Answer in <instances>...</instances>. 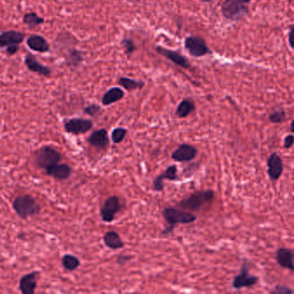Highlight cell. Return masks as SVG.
Returning a JSON list of instances; mask_svg holds the SVG:
<instances>
[{
    "label": "cell",
    "mask_w": 294,
    "mask_h": 294,
    "mask_svg": "<svg viewBox=\"0 0 294 294\" xmlns=\"http://www.w3.org/2000/svg\"><path fill=\"white\" fill-rule=\"evenodd\" d=\"M162 216L168 224L165 230H162V236H168L177 224H189L196 222L197 219V216L193 212L180 210L175 207L165 208L162 210Z\"/></svg>",
    "instance_id": "cell-1"
},
{
    "label": "cell",
    "mask_w": 294,
    "mask_h": 294,
    "mask_svg": "<svg viewBox=\"0 0 294 294\" xmlns=\"http://www.w3.org/2000/svg\"><path fill=\"white\" fill-rule=\"evenodd\" d=\"M252 0H224L221 3V12L229 21H240L249 13V3Z\"/></svg>",
    "instance_id": "cell-2"
},
{
    "label": "cell",
    "mask_w": 294,
    "mask_h": 294,
    "mask_svg": "<svg viewBox=\"0 0 294 294\" xmlns=\"http://www.w3.org/2000/svg\"><path fill=\"white\" fill-rule=\"evenodd\" d=\"M215 197L213 190L195 192L186 198H183L178 204V207L185 210L197 211L200 210L204 204L210 203Z\"/></svg>",
    "instance_id": "cell-3"
},
{
    "label": "cell",
    "mask_w": 294,
    "mask_h": 294,
    "mask_svg": "<svg viewBox=\"0 0 294 294\" xmlns=\"http://www.w3.org/2000/svg\"><path fill=\"white\" fill-rule=\"evenodd\" d=\"M13 209L23 219L33 217L40 212V206L36 199L29 194L20 195L13 202Z\"/></svg>",
    "instance_id": "cell-4"
},
{
    "label": "cell",
    "mask_w": 294,
    "mask_h": 294,
    "mask_svg": "<svg viewBox=\"0 0 294 294\" xmlns=\"http://www.w3.org/2000/svg\"><path fill=\"white\" fill-rule=\"evenodd\" d=\"M62 155L51 146H45L39 149L35 155V163L38 168L47 169L62 161Z\"/></svg>",
    "instance_id": "cell-5"
},
{
    "label": "cell",
    "mask_w": 294,
    "mask_h": 294,
    "mask_svg": "<svg viewBox=\"0 0 294 294\" xmlns=\"http://www.w3.org/2000/svg\"><path fill=\"white\" fill-rule=\"evenodd\" d=\"M184 45L185 49L188 50L189 55L195 58H199L204 55L212 54V52L210 51L209 47L207 46L205 40L201 36H188L185 39Z\"/></svg>",
    "instance_id": "cell-6"
},
{
    "label": "cell",
    "mask_w": 294,
    "mask_h": 294,
    "mask_svg": "<svg viewBox=\"0 0 294 294\" xmlns=\"http://www.w3.org/2000/svg\"><path fill=\"white\" fill-rule=\"evenodd\" d=\"M121 210L119 197L117 196H110L104 201L103 206L100 208L101 218L105 223L113 222L116 214Z\"/></svg>",
    "instance_id": "cell-7"
},
{
    "label": "cell",
    "mask_w": 294,
    "mask_h": 294,
    "mask_svg": "<svg viewBox=\"0 0 294 294\" xmlns=\"http://www.w3.org/2000/svg\"><path fill=\"white\" fill-rule=\"evenodd\" d=\"M93 127V121L87 118H71L64 121L65 130L73 135L86 134L90 131Z\"/></svg>",
    "instance_id": "cell-8"
},
{
    "label": "cell",
    "mask_w": 294,
    "mask_h": 294,
    "mask_svg": "<svg viewBox=\"0 0 294 294\" xmlns=\"http://www.w3.org/2000/svg\"><path fill=\"white\" fill-rule=\"evenodd\" d=\"M258 282L259 278L257 276L249 274V267L244 262L241 268L239 275H236L233 280L232 288L236 290L244 288H251L257 284Z\"/></svg>",
    "instance_id": "cell-9"
},
{
    "label": "cell",
    "mask_w": 294,
    "mask_h": 294,
    "mask_svg": "<svg viewBox=\"0 0 294 294\" xmlns=\"http://www.w3.org/2000/svg\"><path fill=\"white\" fill-rule=\"evenodd\" d=\"M155 50L158 54L164 56L165 58L171 61L173 63H175V65H177L179 67L184 68V69H190L191 68V64L188 61V59L185 57L184 55H181L180 52L166 49L164 47H161V46H157L155 48Z\"/></svg>",
    "instance_id": "cell-10"
},
{
    "label": "cell",
    "mask_w": 294,
    "mask_h": 294,
    "mask_svg": "<svg viewBox=\"0 0 294 294\" xmlns=\"http://www.w3.org/2000/svg\"><path fill=\"white\" fill-rule=\"evenodd\" d=\"M168 180L170 181H181L178 175V168L176 165L169 166L165 171L159 175L153 181V188L156 192H162L164 190V181Z\"/></svg>",
    "instance_id": "cell-11"
},
{
    "label": "cell",
    "mask_w": 294,
    "mask_h": 294,
    "mask_svg": "<svg viewBox=\"0 0 294 294\" xmlns=\"http://www.w3.org/2000/svg\"><path fill=\"white\" fill-rule=\"evenodd\" d=\"M197 155V148L190 144L183 143L179 146L178 149H175L171 157L176 162H190L196 158Z\"/></svg>",
    "instance_id": "cell-12"
},
{
    "label": "cell",
    "mask_w": 294,
    "mask_h": 294,
    "mask_svg": "<svg viewBox=\"0 0 294 294\" xmlns=\"http://www.w3.org/2000/svg\"><path fill=\"white\" fill-rule=\"evenodd\" d=\"M268 174L272 181H278L284 172V165L281 156L277 153H273L268 159Z\"/></svg>",
    "instance_id": "cell-13"
},
{
    "label": "cell",
    "mask_w": 294,
    "mask_h": 294,
    "mask_svg": "<svg viewBox=\"0 0 294 294\" xmlns=\"http://www.w3.org/2000/svg\"><path fill=\"white\" fill-rule=\"evenodd\" d=\"M25 34L16 30H7L0 34V49L10 45H20L24 41Z\"/></svg>",
    "instance_id": "cell-14"
},
{
    "label": "cell",
    "mask_w": 294,
    "mask_h": 294,
    "mask_svg": "<svg viewBox=\"0 0 294 294\" xmlns=\"http://www.w3.org/2000/svg\"><path fill=\"white\" fill-rule=\"evenodd\" d=\"M24 64H25L26 67L29 69V71L36 73L37 75H42L44 77H49L51 75V69L49 67L45 66V65L42 64L36 59V56L31 55V54H27L25 55Z\"/></svg>",
    "instance_id": "cell-15"
},
{
    "label": "cell",
    "mask_w": 294,
    "mask_h": 294,
    "mask_svg": "<svg viewBox=\"0 0 294 294\" xmlns=\"http://www.w3.org/2000/svg\"><path fill=\"white\" fill-rule=\"evenodd\" d=\"M39 272H31L23 275L19 281V290L23 294H32L36 291Z\"/></svg>",
    "instance_id": "cell-16"
},
{
    "label": "cell",
    "mask_w": 294,
    "mask_h": 294,
    "mask_svg": "<svg viewBox=\"0 0 294 294\" xmlns=\"http://www.w3.org/2000/svg\"><path fill=\"white\" fill-rule=\"evenodd\" d=\"M88 142L98 149H106L110 145V139L106 129L95 130L88 137Z\"/></svg>",
    "instance_id": "cell-17"
},
{
    "label": "cell",
    "mask_w": 294,
    "mask_h": 294,
    "mask_svg": "<svg viewBox=\"0 0 294 294\" xmlns=\"http://www.w3.org/2000/svg\"><path fill=\"white\" fill-rule=\"evenodd\" d=\"M27 46L33 51L37 53H48L50 51V44L44 37L40 35H31L26 41Z\"/></svg>",
    "instance_id": "cell-18"
},
{
    "label": "cell",
    "mask_w": 294,
    "mask_h": 294,
    "mask_svg": "<svg viewBox=\"0 0 294 294\" xmlns=\"http://www.w3.org/2000/svg\"><path fill=\"white\" fill-rule=\"evenodd\" d=\"M276 261L280 267L294 271V252L292 249L280 248L276 251Z\"/></svg>",
    "instance_id": "cell-19"
},
{
    "label": "cell",
    "mask_w": 294,
    "mask_h": 294,
    "mask_svg": "<svg viewBox=\"0 0 294 294\" xmlns=\"http://www.w3.org/2000/svg\"><path fill=\"white\" fill-rule=\"evenodd\" d=\"M46 174L58 181L68 180L72 175V168L67 164H55L46 169Z\"/></svg>",
    "instance_id": "cell-20"
},
{
    "label": "cell",
    "mask_w": 294,
    "mask_h": 294,
    "mask_svg": "<svg viewBox=\"0 0 294 294\" xmlns=\"http://www.w3.org/2000/svg\"><path fill=\"white\" fill-rule=\"evenodd\" d=\"M64 58L66 65L73 70L79 68L82 64V62H84L83 53L75 48L68 49Z\"/></svg>",
    "instance_id": "cell-21"
},
{
    "label": "cell",
    "mask_w": 294,
    "mask_h": 294,
    "mask_svg": "<svg viewBox=\"0 0 294 294\" xmlns=\"http://www.w3.org/2000/svg\"><path fill=\"white\" fill-rule=\"evenodd\" d=\"M124 91L120 88H111L109 90L106 91V93L103 94L102 98V104L104 106H108L112 103L118 102V101L123 99L124 97Z\"/></svg>",
    "instance_id": "cell-22"
},
{
    "label": "cell",
    "mask_w": 294,
    "mask_h": 294,
    "mask_svg": "<svg viewBox=\"0 0 294 294\" xmlns=\"http://www.w3.org/2000/svg\"><path fill=\"white\" fill-rule=\"evenodd\" d=\"M103 243L107 248L110 249L116 250V249H123L124 247V243H123L122 238L120 237L119 234L113 230H110V231L105 233L103 236Z\"/></svg>",
    "instance_id": "cell-23"
},
{
    "label": "cell",
    "mask_w": 294,
    "mask_h": 294,
    "mask_svg": "<svg viewBox=\"0 0 294 294\" xmlns=\"http://www.w3.org/2000/svg\"><path fill=\"white\" fill-rule=\"evenodd\" d=\"M195 103L191 98H185L179 103L175 111V115L180 118H185L189 116L195 110Z\"/></svg>",
    "instance_id": "cell-24"
},
{
    "label": "cell",
    "mask_w": 294,
    "mask_h": 294,
    "mask_svg": "<svg viewBox=\"0 0 294 294\" xmlns=\"http://www.w3.org/2000/svg\"><path fill=\"white\" fill-rule=\"evenodd\" d=\"M118 84L124 88L125 90L129 92L136 90V89H142L144 87V82L143 81H135L133 79H129L126 77H120L118 79Z\"/></svg>",
    "instance_id": "cell-25"
},
{
    "label": "cell",
    "mask_w": 294,
    "mask_h": 294,
    "mask_svg": "<svg viewBox=\"0 0 294 294\" xmlns=\"http://www.w3.org/2000/svg\"><path fill=\"white\" fill-rule=\"evenodd\" d=\"M44 22V18L39 16L36 12L26 13L23 16V23L28 26L29 29H34L37 26L43 24Z\"/></svg>",
    "instance_id": "cell-26"
},
{
    "label": "cell",
    "mask_w": 294,
    "mask_h": 294,
    "mask_svg": "<svg viewBox=\"0 0 294 294\" xmlns=\"http://www.w3.org/2000/svg\"><path fill=\"white\" fill-rule=\"evenodd\" d=\"M62 266L65 269L68 271H75L81 265V261L80 259L73 255H65L62 257Z\"/></svg>",
    "instance_id": "cell-27"
},
{
    "label": "cell",
    "mask_w": 294,
    "mask_h": 294,
    "mask_svg": "<svg viewBox=\"0 0 294 294\" xmlns=\"http://www.w3.org/2000/svg\"><path fill=\"white\" fill-rule=\"evenodd\" d=\"M127 132H128L127 129L122 128V127H118V128L114 129L112 132H111L112 142L116 143V144L123 142L124 138H125V136H126Z\"/></svg>",
    "instance_id": "cell-28"
},
{
    "label": "cell",
    "mask_w": 294,
    "mask_h": 294,
    "mask_svg": "<svg viewBox=\"0 0 294 294\" xmlns=\"http://www.w3.org/2000/svg\"><path fill=\"white\" fill-rule=\"evenodd\" d=\"M287 118V113L284 110H275L269 116V119L273 123H282Z\"/></svg>",
    "instance_id": "cell-29"
},
{
    "label": "cell",
    "mask_w": 294,
    "mask_h": 294,
    "mask_svg": "<svg viewBox=\"0 0 294 294\" xmlns=\"http://www.w3.org/2000/svg\"><path fill=\"white\" fill-rule=\"evenodd\" d=\"M121 44L123 45V49L125 50L127 55H132L134 52L136 51V44L133 42V40L129 37H124L121 41Z\"/></svg>",
    "instance_id": "cell-30"
},
{
    "label": "cell",
    "mask_w": 294,
    "mask_h": 294,
    "mask_svg": "<svg viewBox=\"0 0 294 294\" xmlns=\"http://www.w3.org/2000/svg\"><path fill=\"white\" fill-rule=\"evenodd\" d=\"M101 107L98 105V104H96V103H92V104H89L88 106L84 108V112L86 114H88L89 116H94L96 115V114L98 113L99 111H100Z\"/></svg>",
    "instance_id": "cell-31"
},
{
    "label": "cell",
    "mask_w": 294,
    "mask_h": 294,
    "mask_svg": "<svg viewBox=\"0 0 294 294\" xmlns=\"http://www.w3.org/2000/svg\"><path fill=\"white\" fill-rule=\"evenodd\" d=\"M271 294H292L293 290L286 286H276Z\"/></svg>",
    "instance_id": "cell-32"
},
{
    "label": "cell",
    "mask_w": 294,
    "mask_h": 294,
    "mask_svg": "<svg viewBox=\"0 0 294 294\" xmlns=\"http://www.w3.org/2000/svg\"><path fill=\"white\" fill-rule=\"evenodd\" d=\"M294 136L293 134H290L285 137L284 148L286 149H291L294 145Z\"/></svg>",
    "instance_id": "cell-33"
},
{
    "label": "cell",
    "mask_w": 294,
    "mask_h": 294,
    "mask_svg": "<svg viewBox=\"0 0 294 294\" xmlns=\"http://www.w3.org/2000/svg\"><path fill=\"white\" fill-rule=\"evenodd\" d=\"M19 45H10L6 47L5 51H6L7 55H9V56H10V55H15V54H16L17 52L19 51Z\"/></svg>",
    "instance_id": "cell-34"
},
{
    "label": "cell",
    "mask_w": 294,
    "mask_h": 294,
    "mask_svg": "<svg viewBox=\"0 0 294 294\" xmlns=\"http://www.w3.org/2000/svg\"><path fill=\"white\" fill-rule=\"evenodd\" d=\"M129 259H130V257L128 256H119L117 260H116V262L120 265H124L128 261H129Z\"/></svg>",
    "instance_id": "cell-35"
},
{
    "label": "cell",
    "mask_w": 294,
    "mask_h": 294,
    "mask_svg": "<svg viewBox=\"0 0 294 294\" xmlns=\"http://www.w3.org/2000/svg\"><path fill=\"white\" fill-rule=\"evenodd\" d=\"M293 27L290 28L289 29V32H288V43H289V45H290V48L292 49H294V45H293V41H292V36H293Z\"/></svg>",
    "instance_id": "cell-36"
},
{
    "label": "cell",
    "mask_w": 294,
    "mask_h": 294,
    "mask_svg": "<svg viewBox=\"0 0 294 294\" xmlns=\"http://www.w3.org/2000/svg\"><path fill=\"white\" fill-rule=\"evenodd\" d=\"M202 2H204V3H210V1H212V0H201Z\"/></svg>",
    "instance_id": "cell-37"
}]
</instances>
